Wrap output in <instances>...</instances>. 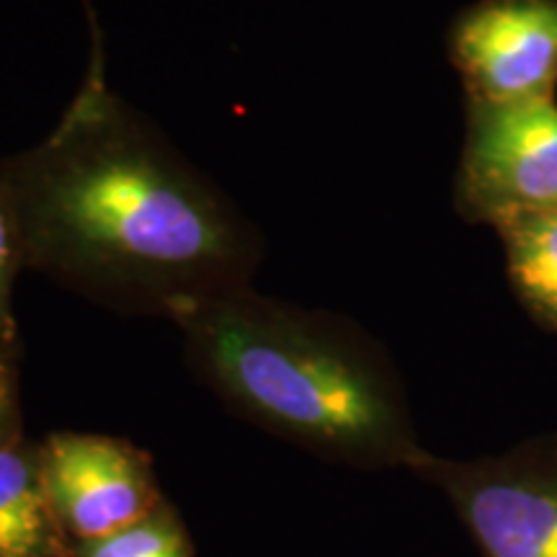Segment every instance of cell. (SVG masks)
<instances>
[{"mask_svg":"<svg viewBox=\"0 0 557 557\" xmlns=\"http://www.w3.org/2000/svg\"><path fill=\"white\" fill-rule=\"evenodd\" d=\"M16 329H0V444L16 438Z\"/></svg>","mask_w":557,"mask_h":557,"instance_id":"11","label":"cell"},{"mask_svg":"<svg viewBox=\"0 0 557 557\" xmlns=\"http://www.w3.org/2000/svg\"><path fill=\"white\" fill-rule=\"evenodd\" d=\"M506 250V271L521 308L542 329L557 333V207L496 225Z\"/></svg>","mask_w":557,"mask_h":557,"instance_id":"8","label":"cell"},{"mask_svg":"<svg viewBox=\"0 0 557 557\" xmlns=\"http://www.w3.org/2000/svg\"><path fill=\"white\" fill-rule=\"evenodd\" d=\"M235 406L331 455L408 465L421 447L387 361L346 320L250 287L173 318Z\"/></svg>","mask_w":557,"mask_h":557,"instance_id":"2","label":"cell"},{"mask_svg":"<svg viewBox=\"0 0 557 557\" xmlns=\"http://www.w3.org/2000/svg\"><path fill=\"white\" fill-rule=\"evenodd\" d=\"M408 468L447 493L485 557H557V434L475 462L421 449Z\"/></svg>","mask_w":557,"mask_h":557,"instance_id":"3","label":"cell"},{"mask_svg":"<svg viewBox=\"0 0 557 557\" xmlns=\"http://www.w3.org/2000/svg\"><path fill=\"white\" fill-rule=\"evenodd\" d=\"M447 45L468 101L555 99L557 0H478L451 21Z\"/></svg>","mask_w":557,"mask_h":557,"instance_id":"5","label":"cell"},{"mask_svg":"<svg viewBox=\"0 0 557 557\" xmlns=\"http://www.w3.org/2000/svg\"><path fill=\"white\" fill-rule=\"evenodd\" d=\"M468 222H500L557 207V101H468V132L455 178Z\"/></svg>","mask_w":557,"mask_h":557,"instance_id":"4","label":"cell"},{"mask_svg":"<svg viewBox=\"0 0 557 557\" xmlns=\"http://www.w3.org/2000/svg\"><path fill=\"white\" fill-rule=\"evenodd\" d=\"M24 269L127 312L171 320L250 287L263 238L207 173L109 86L90 13L83 83L41 143L0 160Z\"/></svg>","mask_w":557,"mask_h":557,"instance_id":"1","label":"cell"},{"mask_svg":"<svg viewBox=\"0 0 557 557\" xmlns=\"http://www.w3.org/2000/svg\"><path fill=\"white\" fill-rule=\"evenodd\" d=\"M86 557H189V549L169 517H148L107 540L90 542Z\"/></svg>","mask_w":557,"mask_h":557,"instance_id":"9","label":"cell"},{"mask_svg":"<svg viewBox=\"0 0 557 557\" xmlns=\"http://www.w3.org/2000/svg\"><path fill=\"white\" fill-rule=\"evenodd\" d=\"M21 269H24V250H21L16 212H13L9 189L0 178V329H16L13 287H16Z\"/></svg>","mask_w":557,"mask_h":557,"instance_id":"10","label":"cell"},{"mask_svg":"<svg viewBox=\"0 0 557 557\" xmlns=\"http://www.w3.org/2000/svg\"><path fill=\"white\" fill-rule=\"evenodd\" d=\"M52 549L54 508L39 449L11 438L0 444V557H50Z\"/></svg>","mask_w":557,"mask_h":557,"instance_id":"7","label":"cell"},{"mask_svg":"<svg viewBox=\"0 0 557 557\" xmlns=\"http://www.w3.org/2000/svg\"><path fill=\"white\" fill-rule=\"evenodd\" d=\"M54 513L90 545L148 519V465L129 444L94 434H54L39 447Z\"/></svg>","mask_w":557,"mask_h":557,"instance_id":"6","label":"cell"}]
</instances>
